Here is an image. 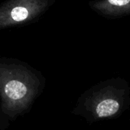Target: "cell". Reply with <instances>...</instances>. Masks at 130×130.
<instances>
[{"instance_id":"obj_3","label":"cell","mask_w":130,"mask_h":130,"mask_svg":"<svg viewBox=\"0 0 130 130\" xmlns=\"http://www.w3.org/2000/svg\"><path fill=\"white\" fill-rule=\"evenodd\" d=\"M28 11L26 8L22 6H17L12 9L11 12V19L15 22H20L25 21L28 17Z\"/></svg>"},{"instance_id":"obj_1","label":"cell","mask_w":130,"mask_h":130,"mask_svg":"<svg viewBox=\"0 0 130 130\" xmlns=\"http://www.w3.org/2000/svg\"><path fill=\"white\" fill-rule=\"evenodd\" d=\"M130 104V87L121 78L103 81L84 92L73 113L89 122L117 117Z\"/></svg>"},{"instance_id":"obj_2","label":"cell","mask_w":130,"mask_h":130,"mask_svg":"<svg viewBox=\"0 0 130 130\" xmlns=\"http://www.w3.org/2000/svg\"><path fill=\"white\" fill-rule=\"evenodd\" d=\"M41 80L31 69L0 62V97L4 114L15 118L26 111L38 96Z\"/></svg>"},{"instance_id":"obj_4","label":"cell","mask_w":130,"mask_h":130,"mask_svg":"<svg viewBox=\"0 0 130 130\" xmlns=\"http://www.w3.org/2000/svg\"><path fill=\"white\" fill-rule=\"evenodd\" d=\"M108 3L113 6L122 7L127 6L130 3V0H108Z\"/></svg>"}]
</instances>
